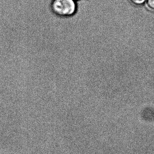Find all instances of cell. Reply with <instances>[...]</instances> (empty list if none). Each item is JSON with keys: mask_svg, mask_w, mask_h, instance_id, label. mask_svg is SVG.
I'll use <instances>...</instances> for the list:
<instances>
[{"mask_svg": "<svg viewBox=\"0 0 154 154\" xmlns=\"http://www.w3.org/2000/svg\"><path fill=\"white\" fill-rule=\"evenodd\" d=\"M51 8L58 17L69 18L75 14L77 7L75 0H53Z\"/></svg>", "mask_w": 154, "mask_h": 154, "instance_id": "1", "label": "cell"}, {"mask_svg": "<svg viewBox=\"0 0 154 154\" xmlns=\"http://www.w3.org/2000/svg\"><path fill=\"white\" fill-rule=\"evenodd\" d=\"M145 4L149 10L154 11V0H147Z\"/></svg>", "mask_w": 154, "mask_h": 154, "instance_id": "2", "label": "cell"}, {"mask_svg": "<svg viewBox=\"0 0 154 154\" xmlns=\"http://www.w3.org/2000/svg\"><path fill=\"white\" fill-rule=\"evenodd\" d=\"M131 2L133 5L137 6H140L146 3L147 0H130Z\"/></svg>", "mask_w": 154, "mask_h": 154, "instance_id": "3", "label": "cell"}, {"mask_svg": "<svg viewBox=\"0 0 154 154\" xmlns=\"http://www.w3.org/2000/svg\"><path fill=\"white\" fill-rule=\"evenodd\" d=\"M75 1H79V0H75Z\"/></svg>", "mask_w": 154, "mask_h": 154, "instance_id": "4", "label": "cell"}]
</instances>
